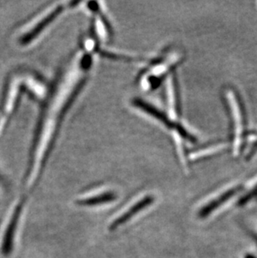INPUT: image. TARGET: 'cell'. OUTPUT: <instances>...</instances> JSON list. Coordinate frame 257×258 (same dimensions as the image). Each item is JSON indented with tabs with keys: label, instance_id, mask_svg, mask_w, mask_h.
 Segmentation results:
<instances>
[{
	"label": "cell",
	"instance_id": "obj_4",
	"mask_svg": "<svg viewBox=\"0 0 257 258\" xmlns=\"http://www.w3.org/2000/svg\"><path fill=\"white\" fill-rule=\"evenodd\" d=\"M154 202H155V198L153 196H146L145 198L136 202V204H134L128 211L124 212L121 216H119L118 218L114 220L109 226V231H114L120 226L125 224L131 218H133L135 216L138 214L139 212H142L153 204Z\"/></svg>",
	"mask_w": 257,
	"mask_h": 258
},
{
	"label": "cell",
	"instance_id": "obj_9",
	"mask_svg": "<svg viewBox=\"0 0 257 258\" xmlns=\"http://www.w3.org/2000/svg\"><path fill=\"white\" fill-rule=\"evenodd\" d=\"M245 258H257L256 256H254L252 254H247L246 256H245Z\"/></svg>",
	"mask_w": 257,
	"mask_h": 258
},
{
	"label": "cell",
	"instance_id": "obj_5",
	"mask_svg": "<svg viewBox=\"0 0 257 258\" xmlns=\"http://www.w3.org/2000/svg\"><path fill=\"white\" fill-rule=\"evenodd\" d=\"M117 198H118L117 194L114 191H105L100 195L78 200L76 204L80 207H95V206L107 204V203L114 202Z\"/></svg>",
	"mask_w": 257,
	"mask_h": 258
},
{
	"label": "cell",
	"instance_id": "obj_7",
	"mask_svg": "<svg viewBox=\"0 0 257 258\" xmlns=\"http://www.w3.org/2000/svg\"><path fill=\"white\" fill-rule=\"evenodd\" d=\"M257 200V183L256 185L250 189L245 195H243L241 198L238 200L237 205L239 207H244L248 203Z\"/></svg>",
	"mask_w": 257,
	"mask_h": 258
},
{
	"label": "cell",
	"instance_id": "obj_2",
	"mask_svg": "<svg viewBox=\"0 0 257 258\" xmlns=\"http://www.w3.org/2000/svg\"><path fill=\"white\" fill-rule=\"evenodd\" d=\"M229 95L232 100L233 108L235 110L234 118L235 122V150L237 152H240L242 150L243 136L245 134L244 129L245 128V113L244 108L242 106V102L240 100V97L238 96L237 93L234 92V90L229 91Z\"/></svg>",
	"mask_w": 257,
	"mask_h": 258
},
{
	"label": "cell",
	"instance_id": "obj_8",
	"mask_svg": "<svg viewBox=\"0 0 257 258\" xmlns=\"http://www.w3.org/2000/svg\"><path fill=\"white\" fill-rule=\"evenodd\" d=\"M250 236L252 237L253 240H254V241H255L257 244V233L256 232H253V231H250Z\"/></svg>",
	"mask_w": 257,
	"mask_h": 258
},
{
	"label": "cell",
	"instance_id": "obj_1",
	"mask_svg": "<svg viewBox=\"0 0 257 258\" xmlns=\"http://www.w3.org/2000/svg\"><path fill=\"white\" fill-rule=\"evenodd\" d=\"M62 10L63 6L58 5L55 8L46 10L44 14L38 16L34 22L29 23V29H25V33L22 34V36L19 38L20 44L22 43L23 44H27L31 42L32 39L38 36L39 33L43 31L45 26L49 25L54 18L57 17Z\"/></svg>",
	"mask_w": 257,
	"mask_h": 258
},
{
	"label": "cell",
	"instance_id": "obj_6",
	"mask_svg": "<svg viewBox=\"0 0 257 258\" xmlns=\"http://www.w3.org/2000/svg\"><path fill=\"white\" fill-rule=\"evenodd\" d=\"M174 76L170 78V105L171 108V111L175 113V116L179 115L180 113V101H179V95L177 92V86Z\"/></svg>",
	"mask_w": 257,
	"mask_h": 258
},
{
	"label": "cell",
	"instance_id": "obj_3",
	"mask_svg": "<svg viewBox=\"0 0 257 258\" xmlns=\"http://www.w3.org/2000/svg\"><path fill=\"white\" fill-rule=\"evenodd\" d=\"M242 190L241 185H237L234 187L229 189V190L224 191L222 194L214 198L211 202H207L206 205L199 210L198 212V217L200 219H206L210 217L213 212H216L217 210L220 209L221 207L226 204V202L232 199L235 195L240 192Z\"/></svg>",
	"mask_w": 257,
	"mask_h": 258
}]
</instances>
